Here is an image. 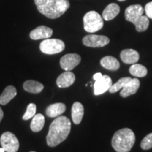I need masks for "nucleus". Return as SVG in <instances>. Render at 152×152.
<instances>
[{"instance_id":"obj_1","label":"nucleus","mask_w":152,"mask_h":152,"mask_svg":"<svg viewBox=\"0 0 152 152\" xmlns=\"http://www.w3.org/2000/svg\"><path fill=\"white\" fill-rule=\"evenodd\" d=\"M71 121L66 116H58L53 121L49 126L47 135V145L50 147L58 146L66 140L71 132Z\"/></svg>"},{"instance_id":"obj_2","label":"nucleus","mask_w":152,"mask_h":152,"mask_svg":"<svg viewBox=\"0 0 152 152\" xmlns=\"http://www.w3.org/2000/svg\"><path fill=\"white\" fill-rule=\"evenodd\" d=\"M38 11L50 19L59 18L69 9L68 0H34Z\"/></svg>"},{"instance_id":"obj_3","label":"nucleus","mask_w":152,"mask_h":152,"mask_svg":"<svg viewBox=\"0 0 152 152\" xmlns=\"http://www.w3.org/2000/svg\"><path fill=\"white\" fill-rule=\"evenodd\" d=\"M135 142V135L132 130L123 128L115 132L111 145L116 152H129Z\"/></svg>"},{"instance_id":"obj_4","label":"nucleus","mask_w":152,"mask_h":152,"mask_svg":"<svg viewBox=\"0 0 152 152\" xmlns=\"http://www.w3.org/2000/svg\"><path fill=\"white\" fill-rule=\"evenodd\" d=\"M83 24L85 31L94 33L103 28L104 19L96 11H90L83 17Z\"/></svg>"},{"instance_id":"obj_5","label":"nucleus","mask_w":152,"mask_h":152,"mask_svg":"<svg viewBox=\"0 0 152 152\" xmlns=\"http://www.w3.org/2000/svg\"><path fill=\"white\" fill-rule=\"evenodd\" d=\"M65 49V43L58 39H45L39 45V49L44 54L52 55L58 54Z\"/></svg>"},{"instance_id":"obj_6","label":"nucleus","mask_w":152,"mask_h":152,"mask_svg":"<svg viewBox=\"0 0 152 152\" xmlns=\"http://www.w3.org/2000/svg\"><path fill=\"white\" fill-rule=\"evenodd\" d=\"M1 147L7 152H17L19 149L18 140L11 132H5L0 137Z\"/></svg>"},{"instance_id":"obj_7","label":"nucleus","mask_w":152,"mask_h":152,"mask_svg":"<svg viewBox=\"0 0 152 152\" xmlns=\"http://www.w3.org/2000/svg\"><path fill=\"white\" fill-rule=\"evenodd\" d=\"M109 42V38L104 35H88L83 39V45L89 47H103Z\"/></svg>"},{"instance_id":"obj_8","label":"nucleus","mask_w":152,"mask_h":152,"mask_svg":"<svg viewBox=\"0 0 152 152\" xmlns=\"http://www.w3.org/2000/svg\"><path fill=\"white\" fill-rule=\"evenodd\" d=\"M81 61V57L77 54H67L61 57L60 66L66 71H71L78 66Z\"/></svg>"},{"instance_id":"obj_9","label":"nucleus","mask_w":152,"mask_h":152,"mask_svg":"<svg viewBox=\"0 0 152 152\" xmlns=\"http://www.w3.org/2000/svg\"><path fill=\"white\" fill-rule=\"evenodd\" d=\"M112 85L111 78L109 75H104L100 79L95 80L94 85V94L100 95L109 91Z\"/></svg>"},{"instance_id":"obj_10","label":"nucleus","mask_w":152,"mask_h":152,"mask_svg":"<svg viewBox=\"0 0 152 152\" xmlns=\"http://www.w3.org/2000/svg\"><path fill=\"white\" fill-rule=\"evenodd\" d=\"M144 9L140 4H134L125 9V17L126 20L134 24L137 19L143 15Z\"/></svg>"},{"instance_id":"obj_11","label":"nucleus","mask_w":152,"mask_h":152,"mask_svg":"<svg viewBox=\"0 0 152 152\" xmlns=\"http://www.w3.org/2000/svg\"><path fill=\"white\" fill-rule=\"evenodd\" d=\"M53 30L52 28L45 26H41L36 28L30 32V37L33 40H38L41 39H48L52 37Z\"/></svg>"},{"instance_id":"obj_12","label":"nucleus","mask_w":152,"mask_h":152,"mask_svg":"<svg viewBox=\"0 0 152 152\" xmlns=\"http://www.w3.org/2000/svg\"><path fill=\"white\" fill-rule=\"evenodd\" d=\"M140 86V82L137 78L131 79L123 87L122 90L120 92V95L123 98H126L130 95L134 94L137 92Z\"/></svg>"},{"instance_id":"obj_13","label":"nucleus","mask_w":152,"mask_h":152,"mask_svg":"<svg viewBox=\"0 0 152 152\" xmlns=\"http://www.w3.org/2000/svg\"><path fill=\"white\" fill-rule=\"evenodd\" d=\"M75 76L71 71H66L61 74L56 80L57 86L60 88H66L75 83Z\"/></svg>"},{"instance_id":"obj_14","label":"nucleus","mask_w":152,"mask_h":152,"mask_svg":"<svg viewBox=\"0 0 152 152\" xmlns=\"http://www.w3.org/2000/svg\"><path fill=\"white\" fill-rule=\"evenodd\" d=\"M121 58L126 64H134L140 59V54L132 49H126L121 52Z\"/></svg>"},{"instance_id":"obj_15","label":"nucleus","mask_w":152,"mask_h":152,"mask_svg":"<svg viewBox=\"0 0 152 152\" xmlns=\"http://www.w3.org/2000/svg\"><path fill=\"white\" fill-rule=\"evenodd\" d=\"M121 11L120 7L117 4H109L102 13V18L105 20H111L116 17Z\"/></svg>"},{"instance_id":"obj_16","label":"nucleus","mask_w":152,"mask_h":152,"mask_svg":"<svg viewBox=\"0 0 152 152\" xmlns=\"http://www.w3.org/2000/svg\"><path fill=\"white\" fill-rule=\"evenodd\" d=\"M84 115V106L78 102H76L73 104L71 109V116L73 123L76 125H78L81 123Z\"/></svg>"},{"instance_id":"obj_17","label":"nucleus","mask_w":152,"mask_h":152,"mask_svg":"<svg viewBox=\"0 0 152 152\" xmlns=\"http://www.w3.org/2000/svg\"><path fill=\"white\" fill-rule=\"evenodd\" d=\"M66 106L64 103H55L49 105L46 109V114L48 117L56 118L60 116L65 112Z\"/></svg>"},{"instance_id":"obj_18","label":"nucleus","mask_w":152,"mask_h":152,"mask_svg":"<svg viewBox=\"0 0 152 152\" xmlns=\"http://www.w3.org/2000/svg\"><path fill=\"white\" fill-rule=\"evenodd\" d=\"M17 94L16 89L12 85H9L4 89L2 94L0 95V104L6 105Z\"/></svg>"},{"instance_id":"obj_19","label":"nucleus","mask_w":152,"mask_h":152,"mask_svg":"<svg viewBox=\"0 0 152 152\" xmlns=\"http://www.w3.org/2000/svg\"><path fill=\"white\" fill-rule=\"evenodd\" d=\"M100 64L102 66L109 71H117L120 68V63L115 57L111 56H104L102 58Z\"/></svg>"},{"instance_id":"obj_20","label":"nucleus","mask_w":152,"mask_h":152,"mask_svg":"<svg viewBox=\"0 0 152 152\" xmlns=\"http://www.w3.org/2000/svg\"><path fill=\"white\" fill-rule=\"evenodd\" d=\"M23 89L28 92L38 94L42 91L44 85L39 82L29 80H26L23 83Z\"/></svg>"},{"instance_id":"obj_21","label":"nucleus","mask_w":152,"mask_h":152,"mask_svg":"<svg viewBox=\"0 0 152 152\" xmlns=\"http://www.w3.org/2000/svg\"><path fill=\"white\" fill-rule=\"evenodd\" d=\"M45 116L41 113L35 114V116L33 118L30 124V128L32 131L35 132H39L42 130L44 125H45Z\"/></svg>"},{"instance_id":"obj_22","label":"nucleus","mask_w":152,"mask_h":152,"mask_svg":"<svg viewBox=\"0 0 152 152\" xmlns=\"http://www.w3.org/2000/svg\"><path fill=\"white\" fill-rule=\"evenodd\" d=\"M129 72L131 75L137 77H142L147 75L148 73L147 68L141 64H134L129 68Z\"/></svg>"},{"instance_id":"obj_23","label":"nucleus","mask_w":152,"mask_h":152,"mask_svg":"<svg viewBox=\"0 0 152 152\" xmlns=\"http://www.w3.org/2000/svg\"><path fill=\"white\" fill-rule=\"evenodd\" d=\"M134 26H135L136 30L137 32H144L145 30H147V28H149V18L147 16H142L140 17L137 20L134 22Z\"/></svg>"},{"instance_id":"obj_24","label":"nucleus","mask_w":152,"mask_h":152,"mask_svg":"<svg viewBox=\"0 0 152 152\" xmlns=\"http://www.w3.org/2000/svg\"><path fill=\"white\" fill-rule=\"evenodd\" d=\"M132 79L130 77H121V79H119L116 83H114L113 85H111V87H110L109 90L110 93H115L118 91L123 89V87L126 85V83H128Z\"/></svg>"},{"instance_id":"obj_25","label":"nucleus","mask_w":152,"mask_h":152,"mask_svg":"<svg viewBox=\"0 0 152 152\" xmlns=\"http://www.w3.org/2000/svg\"><path fill=\"white\" fill-rule=\"evenodd\" d=\"M36 109H37V107H36V105L35 104H30L28 106L26 113H25L23 116V119L24 121H27V120H29L32 118H33L36 114Z\"/></svg>"},{"instance_id":"obj_26","label":"nucleus","mask_w":152,"mask_h":152,"mask_svg":"<svg viewBox=\"0 0 152 152\" xmlns=\"http://www.w3.org/2000/svg\"><path fill=\"white\" fill-rule=\"evenodd\" d=\"M140 147L143 150H149L152 148V132L144 137L140 144Z\"/></svg>"},{"instance_id":"obj_27","label":"nucleus","mask_w":152,"mask_h":152,"mask_svg":"<svg viewBox=\"0 0 152 152\" xmlns=\"http://www.w3.org/2000/svg\"><path fill=\"white\" fill-rule=\"evenodd\" d=\"M144 11L148 18L152 19V1H150L145 5Z\"/></svg>"},{"instance_id":"obj_28","label":"nucleus","mask_w":152,"mask_h":152,"mask_svg":"<svg viewBox=\"0 0 152 152\" xmlns=\"http://www.w3.org/2000/svg\"><path fill=\"white\" fill-rule=\"evenodd\" d=\"M103 76V75H102V73H95L94 76H93V79L94 80H97L100 79L101 77Z\"/></svg>"},{"instance_id":"obj_29","label":"nucleus","mask_w":152,"mask_h":152,"mask_svg":"<svg viewBox=\"0 0 152 152\" xmlns=\"http://www.w3.org/2000/svg\"><path fill=\"white\" fill-rule=\"evenodd\" d=\"M4 117V112L2 111V109H1V107H0V122L1 121V120H2Z\"/></svg>"},{"instance_id":"obj_30","label":"nucleus","mask_w":152,"mask_h":152,"mask_svg":"<svg viewBox=\"0 0 152 152\" xmlns=\"http://www.w3.org/2000/svg\"><path fill=\"white\" fill-rule=\"evenodd\" d=\"M0 152H5V150H4V148H0Z\"/></svg>"},{"instance_id":"obj_31","label":"nucleus","mask_w":152,"mask_h":152,"mask_svg":"<svg viewBox=\"0 0 152 152\" xmlns=\"http://www.w3.org/2000/svg\"><path fill=\"white\" fill-rule=\"evenodd\" d=\"M118 1H125V0H118Z\"/></svg>"},{"instance_id":"obj_32","label":"nucleus","mask_w":152,"mask_h":152,"mask_svg":"<svg viewBox=\"0 0 152 152\" xmlns=\"http://www.w3.org/2000/svg\"><path fill=\"white\" fill-rule=\"evenodd\" d=\"M30 152H35V151H30Z\"/></svg>"}]
</instances>
